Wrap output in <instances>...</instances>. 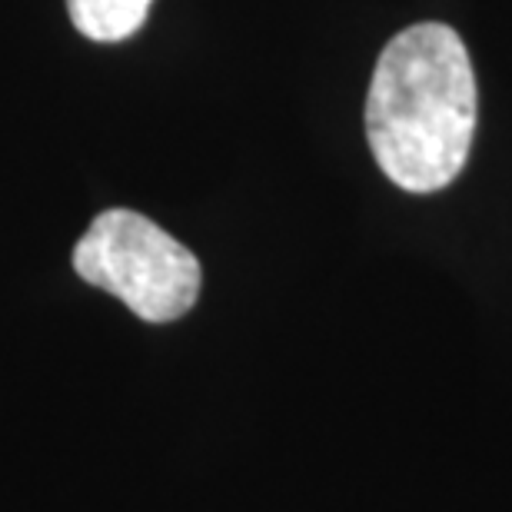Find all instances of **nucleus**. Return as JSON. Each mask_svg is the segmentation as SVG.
I'll list each match as a JSON object with an SVG mask.
<instances>
[{
	"mask_svg": "<svg viewBox=\"0 0 512 512\" xmlns=\"http://www.w3.org/2000/svg\"><path fill=\"white\" fill-rule=\"evenodd\" d=\"M476 74L453 27L426 20L383 47L366 97V137L406 193L449 187L476 137Z\"/></svg>",
	"mask_w": 512,
	"mask_h": 512,
	"instance_id": "obj_1",
	"label": "nucleus"
},
{
	"mask_svg": "<svg viewBox=\"0 0 512 512\" xmlns=\"http://www.w3.org/2000/svg\"><path fill=\"white\" fill-rule=\"evenodd\" d=\"M80 280L124 300L147 323H173L200 296V260L137 210H104L74 247Z\"/></svg>",
	"mask_w": 512,
	"mask_h": 512,
	"instance_id": "obj_2",
	"label": "nucleus"
},
{
	"mask_svg": "<svg viewBox=\"0 0 512 512\" xmlns=\"http://www.w3.org/2000/svg\"><path fill=\"white\" fill-rule=\"evenodd\" d=\"M153 0H67L70 20L97 44H117L143 27Z\"/></svg>",
	"mask_w": 512,
	"mask_h": 512,
	"instance_id": "obj_3",
	"label": "nucleus"
}]
</instances>
